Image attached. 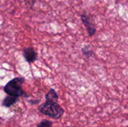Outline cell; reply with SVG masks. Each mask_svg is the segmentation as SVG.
Returning a JSON list of instances; mask_svg holds the SVG:
<instances>
[{"instance_id": "6da1fadb", "label": "cell", "mask_w": 128, "mask_h": 127, "mask_svg": "<svg viewBox=\"0 0 128 127\" xmlns=\"http://www.w3.org/2000/svg\"><path fill=\"white\" fill-rule=\"evenodd\" d=\"M38 110L44 115L48 116L54 119H59L64 114L63 108L55 102L46 101L38 107Z\"/></svg>"}, {"instance_id": "7a4b0ae2", "label": "cell", "mask_w": 128, "mask_h": 127, "mask_svg": "<svg viewBox=\"0 0 128 127\" xmlns=\"http://www.w3.org/2000/svg\"><path fill=\"white\" fill-rule=\"evenodd\" d=\"M25 82L23 77H16L9 81L4 87V91L8 95L20 97L26 96V92L22 88V85Z\"/></svg>"}, {"instance_id": "3957f363", "label": "cell", "mask_w": 128, "mask_h": 127, "mask_svg": "<svg viewBox=\"0 0 128 127\" xmlns=\"http://www.w3.org/2000/svg\"><path fill=\"white\" fill-rule=\"evenodd\" d=\"M23 57L28 63H33L38 59V54L33 47H28L24 49Z\"/></svg>"}, {"instance_id": "277c9868", "label": "cell", "mask_w": 128, "mask_h": 127, "mask_svg": "<svg viewBox=\"0 0 128 127\" xmlns=\"http://www.w3.org/2000/svg\"><path fill=\"white\" fill-rule=\"evenodd\" d=\"M81 19L82 23H83L85 27H86V29H87L88 33L89 36H91V37L94 36V35L96 34V28H95L94 26L93 25V24H92V22H91V21H90L89 17H88L84 13H83L81 14Z\"/></svg>"}, {"instance_id": "5b68a950", "label": "cell", "mask_w": 128, "mask_h": 127, "mask_svg": "<svg viewBox=\"0 0 128 127\" xmlns=\"http://www.w3.org/2000/svg\"><path fill=\"white\" fill-rule=\"evenodd\" d=\"M19 101H20L19 97L8 95L2 100V105L3 107H6V108H10V107L14 105L15 103H16Z\"/></svg>"}, {"instance_id": "8992f818", "label": "cell", "mask_w": 128, "mask_h": 127, "mask_svg": "<svg viewBox=\"0 0 128 127\" xmlns=\"http://www.w3.org/2000/svg\"><path fill=\"white\" fill-rule=\"evenodd\" d=\"M45 98H46V101L57 102L58 101L59 96L54 88H51L48 91V92L45 95Z\"/></svg>"}, {"instance_id": "52a82bcc", "label": "cell", "mask_w": 128, "mask_h": 127, "mask_svg": "<svg viewBox=\"0 0 128 127\" xmlns=\"http://www.w3.org/2000/svg\"><path fill=\"white\" fill-rule=\"evenodd\" d=\"M82 54L85 57L88 59H90V57H92L94 54V52L90 48V46L89 45H85L81 49Z\"/></svg>"}, {"instance_id": "ba28073f", "label": "cell", "mask_w": 128, "mask_h": 127, "mask_svg": "<svg viewBox=\"0 0 128 127\" xmlns=\"http://www.w3.org/2000/svg\"><path fill=\"white\" fill-rule=\"evenodd\" d=\"M36 127H52V122L48 120H43L37 125Z\"/></svg>"}, {"instance_id": "9c48e42d", "label": "cell", "mask_w": 128, "mask_h": 127, "mask_svg": "<svg viewBox=\"0 0 128 127\" xmlns=\"http://www.w3.org/2000/svg\"><path fill=\"white\" fill-rule=\"evenodd\" d=\"M2 118H1V117H0V127H1V125H2Z\"/></svg>"}]
</instances>
